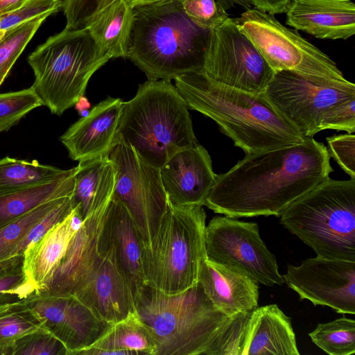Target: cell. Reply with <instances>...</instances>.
<instances>
[{"label": "cell", "mask_w": 355, "mask_h": 355, "mask_svg": "<svg viewBox=\"0 0 355 355\" xmlns=\"http://www.w3.org/2000/svg\"><path fill=\"white\" fill-rule=\"evenodd\" d=\"M63 0H26L19 8L0 15V31H7L36 17L58 12Z\"/></svg>", "instance_id": "cell-38"}, {"label": "cell", "mask_w": 355, "mask_h": 355, "mask_svg": "<svg viewBox=\"0 0 355 355\" xmlns=\"http://www.w3.org/2000/svg\"><path fill=\"white\" fill-rule=\"evenodd\" d=\"M10 69V67H4L0 69V86L3 82L4 79L6 78Z\"/></svg>", "instance_id": "cell-49"}, {"label": "cell", "mask_w": 355, "mask_h": 355, "mask_svg": "<svg viewBox=\"0 0 355 355\" xmlns=\"http://www.w3.org/2000/svg\"><path fill=\"white\" fill-rule=\"evenodd\" d=\"M286 23L318 39L347 40L355 33V4L351 0H291Z\"/></svg>", "instance_id": "cell-21"}, {"label": "cell", "mask_w": 355, "mask_h": 355, "mask_svg": "<svg viewBox=\"0 0 355 355\" xmlns=\"http://www.w3.org/2000/svg\"><path fill=\"white\" fill-rule=\"evenodd\" d=\"M189 108L168 80H148L124 102L115 135L160 169L175 153L198 145Z\"/></svg>", "instance_id": "cell-4"}, {"label": "cell", "mask_w": 355, "mask_h": 355, "mask_svg": "<svg viewBox=\"0 0 355 355\" xmlns=\"http://www.w3.org/2000/svg\"><path fill=\"white\" fill-rule=\"evenodd\" d=\"M5 33H6V31H0V40H1V38L5 35Z\"/></svg>", "instance_id": "cell-50"}, {"label": "cell", "mask_w": 355, "mask_h": 355, "mask_svg": "<svg viewBox=\"0 0 355 355\" xmlns=\"http://www.w3.org/2000/svg\"><path fill=\"white\" fill-rule=\"evenodd\" d=\"M279 216L282 225L317 256L355 261V179L329 178Z\"/></svg>", "instance_id": "cell-7"}, {"label": "cell", "mask_w": 355, "mask_h": 355, "mask_svg": "<svg viewBox=\"0 0 355 355\" xmlns=\"http://www.w3.org/2000/svg\"><path fill=\"white\" fill-rule=\"evenodd\" d=\"M132 8L125 0H115L98 13L86 28L96 44L112 58H126Z\"/></svg>", "instance_id": "cell-27"}, {"label": "cell", "mask_w": 355, "mask_h": 355, "mask_svg": "<svg viewBox=\"0 0 355 355\" xmlns=\"http://www.w3.org/2000/svg\"><path fill=\"white\" fill-rule=\"evenodd\" d=\"M42 105L40 98L31 87L0 94V132L8 130L30 111Z\"/></svg>", "instance_id": "cell-34"}, {"label": "cell", "mask_w": 355, "mask_h": 355, "mask_svg": "<svg viewBox=\"0 0 355 355\" xmlns=\"http://www.w3.org/2000/svg\"><path fill=\"white\" fill-rule=\"evenodd\" d=\"M123 103L119 98L108 96L73 123L60 137L72 160L79 162L108 154Z\"/></svg>", "instance_id": "cell-20"}, {"label": "cell", "mask_w": 355, "mask_h": 355, "mask_svg": "<svg viewBox=\"0 0 355 355\" xmlns=\"http://www.w3.org/2000/svg\"><path fill=\"white\" fill-rule=\"evenodd\" d=\"M254 8L270 15L281 14L286 12L291 0H248Z\"/></svg>", "instance_id": "cell-43"}, {"label": "cell", "mask_w": 355, "mask_h": 355, "mask_svg": "<svg viewBox=\"0 0 355 355\" xmlns=\"http://www.w3.org/2000/svg\"><path fill=\"white\" fill-rule=\"evenodd\" d=\"M211 30L199 27L180 0L132 8L126 58L148 80H171L202 70Z\"/></svg>", "instance_id": "cell-3"}, {"label": "cell", "mask_w": 355, "mask_h": 355, "mask_svg": "<svg viewBox=\"0 0 355 355\" xmlns=\"http://www.w3.org/2000/svg\"><path fill=\"white\" fill-rule=\"evenodd\" d=\"M24 300L42 327L63 344L67 355H78L93 345L111 325L73 296L44 297L33 293Z\"/></svg>", "instance_id": "cell-15"}, {"label": "cell", "mask_w": 355, "mask_h": 355, "mask_svg": "<svg viewBox=\"0 0 355 355\" xmlns=\"http://www.w3.org/2000/svg\"><path fill=\"white\" fill-rule=\"evenodd\" d=\"M12 355H67L63 344L42 327L17 339Z\"/></svg>", "instance_id": "cell-36"}, {"label": "cell", "mask_w": 355, "mask_h": 355, "mask_svg": "<svg viewBox=\"0 0 355 355\" xmlns=\"http://www.w3.org/2000/svg\"><path fill=\"white\" fill-rule=\"evenodd\" d=\"M65 198L49 200L1 227L0 229V261L9 257L12 250L28 231Z\"/></svg>", "instance_id": "cell-32"}, {"label": "cell", "mask_w": 355, "mask_h": 355, "mask_svg": "<svg viewBox=\"0 0 355 355\" xmlns=\"http://www.w3.org/2000/svg\"><path fill=\"white\" fill-rule=\"evenodd\" d=\"M77 167L72 199L83 221L110 203L115 187V171L108 154L79 162Z\"/></svg>", "instance_id": "cell-25"}, {"label": "cell", "mask_w": 355, "mask_h": 355, "mask_svg": "<svg viewBox=\"0 0 355 355\" xmlns=\"http://www.w3.org/2000/svg\"><path fill=\"white\" fill-rule=\"evenodd\" d=\"M115 0H63L62 8L66 17L65 28H85L109 4Z\"/></svg>", "instance_id": "cell-39"}, {"label": "cell", "mask_w": 355, "mask_h": 355, "mask_svg": "<svg viewBox=\"0 0 355 355\" xmlns=\"http://www.w3.org/2000/svg\"><path fill=\"white\" fill-rule=\"evenodd\" d=\"M263 94L302 137H313L330 107L355 96V85L283 70L275 72Z\"/></svg>", "instance_id": "cell-10"}, {"label": "cell", "mask_w": 355, "mask_h": 355, "mask_svg": "<svg viewBox=\"0 0 355 355\" xmlns=\"http://www.w3.org/2000/svg\"><path fill=\"white\" fill-rule=\"evenodd\" d=\"M225 10H227L235 5H239L246 10L251 8V3L248 0H215Z\"/></svg>", "instance_id": "cell-46"}, {"label": "cell", "mask_w": 355, "mask_h": 355, "mask_svg": "<svg viewBox=\"0 0 355 355\" xmlns=\"http://www.w3.org/2000/svg\"><path fill=\"white\" fill-rule=\"evenodd\" d=\"M108 157L115 171L112 196L127 208L144 248L154 237L167 205L160 169L145 162L118 135L114 137Z\"/></svg>", "instance_id": "cell-11"}, {"label": "cell", "mask_w": 355, "mask_h": 355, "mask_svg": "<svg viewBox=\"0 0 355 355\" xmlns=\"http://www.w3.org/2000/svg\"><path fill=\"white\" fill-rule=\"evenodd\" d=\"M167 199L175 205H200L215 183L211 157L200 144L172 156L160 168Z\"/></svg>", "instance_id": "cell-19"}, {"label": "cell", "mask_w": 355, "mask_h": 355, "mask_svg": "<svg viewBox=\"0 0 355 355\" xmlns=\"http://www.w3.org/2000/svg\"><path fill=\"white\" fill-rule=\"evenodd\" d=\"M205 228L202 206L175 205L168 200L154 237L143 248L145 285L166 294L197 285L207 258Z\"/></svg>", "instance_id": "cell-6"}, {"label": "cell", "mask_w": 355, "mask_h": 355, "mask_svg": "<svg viewBox=\"0 0 355 355\" xmlns=\"http://www.w3.org/2000/svg\"><path fill=\"white\" fill-rule=\"evenodd\" d=\"M311 341L329 355L355 354V320L345 316L320 323L309 334Z\"/></svg>", "instance_id": "cell-31"}, {"label": "cell", "mask_w": 355, "mask_h": 355, "mask_svg": "<svg viewBox=\"0 0 355 355\" xmlns=\"http://www.w3.org/2000/svg\"><path fill=\"white\" fill-rule=\"evenodd\" d=\"M189 18L200 28L214 30L223 25L229 15L215 0H180Z\"/></svg>", "instance_id": "cell-37"}, {"label": "cell", "mask_w": 355, "mask_h": 355, "mask_svg": "<svg viewBox=\"0 0 355 355\" xmlns=\"http://www.w3.org/2000/svg\"><path fill=\"white\" fill-rule=\"evenodd\" d=\"M283 277L300 300L354 315L355 261L316 256L297 266L288 265Z\"/></svg>", "instance_id": "cell-14"}, {"label": "cell", "mask_w": 355, "mask_h": 355, "mask_svg": "<svg viewBox=\"0 0 355 355\" xmlns=\"http://www.w3.org/2000/svg\"><path fill=\"white\" fill-rule=\"evenodd\" d=\"M82 221L76 209L24 252V271L35 289L42 287L58 268Z\"/></svg>", "instance_id": "cell-24"}, {"label": "cell", "mask_w": 355, "mask_h": 355, "mask_svg": "<svg viewBox=\"0 0 355 355\" xmlns=\"http://www.w3.org/2000/svg\"><path fill=\"white\" fill-rule=\"evenodd\" d=\"M201 72L216 83L256 95L266 92L275 74L234 18L230 17L211 31Z\"/></svg>", "instance_id": "cell-12"}, {"label": "cell", "mask_w": 355, "mask_h": 355, "mask_svg": "<svg viewBox=\"0 0 355 355\" xmlns=\"http://www.w3.org/2000/svg\"><path fill=\"white\" fill-rule=\"evenodd\" d=\"M110 59L86 28H64L28 55L31 87L43 105L60 116L84 96L92 76Z\"/></svg>", "instance_id": "cell-8"}, {"label": "cell", "mask_w": 355, "mask_h": 355, "mask_svg": "<svg viewBox=\"0 0 355 355\" xmlns=\"http://www.w3.org/2000/svg\"><path fill=\"white\" fill-rule=\"evenodd\" d=\"M333 129L355 132V96L342 101L330 107L323 114L320 130Z\"/></svg>", "instance_id": "cell-40"}, {"label": "cell", "mask_w": 355, "mask_h": 355, "mask_svg": "<svg viewBox=\"0 0 355 355\" xmlns=\"http://www.w3.org/2000/svg\"><path fill=\"white\" fill-rule=\"evenodd\" d=\"M99 254L96 268L73 296L98 318L114 324L135 311V300L112 252Z\"/></svg>", "instance_id": "cell-18"}, {"label": "cell", "mask_w": 355, "mask_h": 355, "mask_svg": "<svg viewBox=\"0 0 355 355\" xmlns=\"http://www.w3.org/2000/svg\"><path fill=\"white\" fill-rule=\"evenodd\" d=\"M74 209L72 196L66 197L28 231L12 250L10 257L24 254L29 245L42 239L55 225L65 219Z\"/></svg>", "instance_id": "cell-35"}, {"label": "cell", "mask_w": 355, "mask_h": 355, "mask_svg": "<svg viewBox=\"0 0 355 355\" xmlns=\"http://www.w3.org/2000/svg\"><path fill=\"white\" fill-rule=\"evenodd\" d=\"M234 20L275 72L288 70L327 79L347 80L327 54L296 30L283 26L274 15L250 8Z\"/></svg>", "instance_id": "cell-9"}, {"label": "cell", "mask_w": 355, "mask_h": 355, "mask_svg": "<svg viewBox=\"0 0 355 355\" xmlns=\"http://www.w3.org/2000/svg\"><path fill=\"white\" fill-rule=\"evenodd\" d=\"M174 80L188 108L214 120L245 154L299 144L304 139L263 94L220 85L201 71Z\"/></svg>", "instance_id": "cell-2"}, {"label": "cell", "mask_w": 355, "mask_h": 355, "mask_svg": "<svg viewBox=\"0 0 355 355\" xmlns=\"http://www.w3.org/2000/svg\"><path fill=\"white\" fill-rule=\"evenodd\" d=\"M79 110L80 112L83 114V116H86L88 114L87 109L90 105L87 98L83 96L80 97L78 103L75 105Z\"/></svg>", "instance_id": "cell-47"}, {"label": "cell", "mask_w": 355, "mask_h": 355, "mask_svg": "<svg viewBox=\"0 0 355 355\" xmlns=\"http://www.w3.org/2000/svg\"><path fill=\"white\" fill-rule=\"evenodd\" d=\"M26 0H0V15L16 10Z\"/></svg>", "instance_id": "cell-45"}, {"label": "cell", "mask_w": 355, "mask_h": 355, "mask_svg": "<svg viewBox=\"0 0 355 355\" xmlns=\"http://www.w3.org/2000/svg\"><path fill=\"white\" fill-rule=\"evenodd\" d=\"M109 204L82 221L58 268L35 294L44 297L73 296L85 283L101 258L98 241Z\"/></svg>", "instance_id": "cell-16"}, {"label": "cell", "mask_w": 355, "mask_h": 355, "mask_svg": "<svg viewBox=\"0 0 355 355\" xmlns=\"http://www.w3.org/2000/svg\"><path fill=\"white\" fill-rule=\"evenodd\" d=\"M49 14L36 17L6 31L0 40V69L12 68L20 54Z\"/></svg>", "instance_id": "cell-33"}, {"label": "cell", "mask_w": 355, "mask_h": 355, "mask_svg": "<svg viewBox=\"0 0 355 355\" xmlns=\"http://www.w3.org/2000/svg\"><path fill=\"white\" fill-rule=\"evenodd\" d=\"M329 154L352 179H355V135L345 133L327 138Z\"/></svg>", "instance_id": "cell-41"}, {"label": "cell", "mask_w": 355, "mask_h": 355, "mask_svg": "<svg viewBox=\"0 0 355 355\" xmlns=\"http://www.w3.org/2000/svg\"><path fill=\"white\" fill-rule=\"evenodd\" d=\"M135 304L155 338L156 355H205L230 319L213 304L199 282L177 294L144 285Z\"/></svg>", "instance_id": "cell-5"}, {"label": "cell", "mask_w": 355, "mask_h": 355, "mask_svg": "<svg viewBox=\"0 0 355 355\" xmlns=\"http://www.w3.org/2000/svg\"><path fill=\"white\" fill-rule=\"evenodd\" d=\"M24 255H15L0 261V277L23 268Z\"/></svg>", "instance_id": "cell-44"}, {"label": "cell", "mask_w": 355, "mask_h": 355, "mask_svg": "<svg viewBox=\"0 0 355 355\" xmlns=\"http://www.w3.org/2000/svg\"><path fill=\"white\" fill-rule=\"evenodd\" d=\"M198 282L213 304L229 317L258 305L259 282L235 268L206 258Z\"/></svg>", "instance_id": "cell-23"}, {"label": "cell", "mask_w": 355, "mask_h": 355, "mask_svg": "<svg viewBox=\"0 0 355 355\" xmlns=\"http://www.w3.org/2000/svg\"><path fill=\"white\" fill-rule=\"evenodd\" d=\"M299 355L291 318L277 304L245 314L240 355Z\"/></svg>", "instance_id": "cell-22"}, {"label": "cell", "mask_w": 355, "mask_h": 355, "mask_svg": "<svg viewBox=\"0 0 355 355\" xmlns=\"http://www.w3.org/2000/svg\"><path fill=\"white\" fill-rule=\"evenodd\" d=\"M76 168L64 170L36 160L3 157L0 159V196L63 178Z\"/></svg>", "instance_id": "cell-29"}, {"label": "cell", "mask_w": 355, "mask_h": 355, "mask_svg": "<svg viewBox=\"0 0 355 355\" xmlns=\"http://www.w3.org/2000/svg\"><path fill=\"white\" fill-rule=\"evenodd\" d=\"M162 1L166 0H125V1L131 8H134L138 6H144L153 3H157Z\"/></svg>", "instance_id": "cell-48"}, {"label": "cell", "mask_w": 355, "mask_h": 355, "mask_svg": "<svg viewBox=\"0 0 355 355\" xmlns=\"http://www.w3.org/2000/svg\"><path fill=\"white\" fill-rule=\"evenodd\" d=\"M41 327L24 299L0 302V355H12L17 339Z\"/></svg>", "instance_id": "cell-30"}, {"label": "cell", "mask_w": 355, "mask_h": 355, "mask_svg": "<svg viewBox=\"0 0 355 355\" xmlns=\"http://www.w3.org/2000/svg\"><path fill=\"white\" fill-rule=\"evenodd\" d=\"M35 292L24 268L0 277V302L25 299Z\"/></svg>", "instance_id": "cell-42"}, {"label": "cell", "mask_w": 355, "mask_h": 355, "mask_svg": "<svg viewBox=\"0 0 355 355\" xmlns=\"http://www.w3.org/2000/svg\"><path fill=\"white\" fill-rule=\"evenodd\" d=\"M143 248L139 232L129 211L119 199L112 196L101 231L98 252H112L134 300L145 285Z\"/></svg>", "instance_id": "cell-17"}, {"label": "cell", "mask_w": 355, "mask_h": 355, "mask_svg": "<svg viewBox=\"0 0 355 355\" xmlns=\"http://www.w3.org/2000/svg\"><path fill=\"white\" fill-rule=\"evenodd\" d=\"M205 252L208 260L235 268L259 284L274 286L285 283L255 223L214 217L205 228Z\"/></svg>", "instance_id": "cell-13"}, {"label": "cell", "mask_w": 355, "mask_h": 355, "mask_svg": "<svg viewBox=\"0 0 355 355\" xmlns=\"http://www.w3.org/2000/svg\"><path fill=\"white\" fill-rule=\"evenodd\" d=\"M77 169L63 178L0 196V229L49 200L72 196Z\"/></svg>", "instance_id": "cell-28"}, {"label": "cell", "mask_w": 355, "mask_h": 355, "mask_svg": "<svg viewBox=\"0 0 355 355\" xmlns=\"http://www.w3.org/2000/svg\"><path fill=\"white\" fill-rule=\"evenodd\" d=\"M157 345L149 327L136 311L111 324L93 345L78 355H156Z\"/></svg>", "instance_id": "cell-26"}, {"label": "cell", "mask_w": 355, "mask_h": 355, "mask_svg": "<svg viewBox=\"0 0 355 355\" xmlns=\"http://www.w3.org/2000/svg\"><path fill=\"white\" fill-rule=\"evenodd\" d=\"M332 171L327 148L305 137L299 144L245 154L217 175L204 206L231 218L279 216Z\"/></svg>", "instance_id": "cell-1"}]
</instances>
